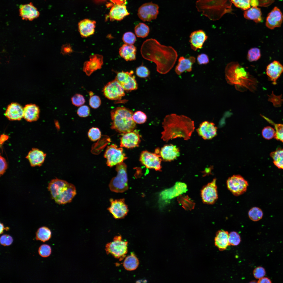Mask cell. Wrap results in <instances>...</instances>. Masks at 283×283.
Segmentation results:
<instances>
[{
	"mask_svg": "<svg viewBox=\"0 0 283 283\" xmlns=\"http://www.w3.org/2000/svg\"><path fill=\"white\" fill-rule=\"evenodd\" d=\"M0 174L3 175L7 168V164L6 159L1 155L0 157Z\"/></svg>",
	"mask_w": 283,
	"mask_h": 283,
	"instance_id": "cell-55",
	"label": "cell"
},
{
	"mask_svg": "<svg viewBox=\"0 0 283 283\" xmlns=\"http://www.w3.org/2000/svg\"><path fill=\"white\" fill-rule=\"evenodd\" d=\"M275 134V129L270 126H268L265 127L262 131L263 137L267 140L270 139L274 137Z\"/></svg>",
	"mask_w": 283,
	"mask_h": 283,
	"instance_id": "cell-47",
	"label": "cell"
},
{
	"mask_svg": "<svg viewBox=\"0 0 283 283\" xmlns=\"http://www.w3.org/2000/svg\"><path fill=\"white\" fill-rule=\"evenodd\" d=\"M249 218L252 221H257L261 219L263 216V213L260 208L256 207L251 208L248 212Z\"/></svg>",
	"mask_w": 283,
	"mask_h": 283,
	"instance_id": "cell-39",
	"label": "cell"
},
{
	"mask_svg": "<svg viewBox=\"0 0 283 283\" xmlns=\"http://www.w3.org/2000/svg\"><path fill=\"white\" fill-rule=\"evenodd\" d=\"M122 239L121 236H115L113 241L107 244L105 248L107 254H110L120 260L125 257L128 252V242L122 241Z\"/></svg>",
	"mask_w": 283,
	"mask_h": 283,
	"instance_id": "cell-7",
	"label": "cell"
},
{
	"mask_svg": "<svg viewBox=\"0 0 283 283\" xmlns=\"http://www.w3.org/2000/svg\"><path fill=\"white\" fill-rule=\"evenodd\" d=\"M48 189L52 199L59 204L70 202L77 194L76 188L73 184L57 178L50 181Z\"/></svg>",
	"mask_w": 283,
	"mask_h": 283,
	"instance_id": "cell-4",
	"label": "cell"
},
{
	"mask_svg": "<svg viewBox=\"0 0 283 283\" xmlns=\"http://www.w3.org/2000/svg\"><path fill=\"white\" fill-rule=\"evenodd\" d=\"M104 156L106 159L107 165L110 167L123 162L127 158L123 152V148L118 147L115 144L108 146Z\"/></svg>",
	"mask_w": 283,
	"mask_h": 283,
	"instance_id": "cell-8",
	"label": "cell"
},
{
	"mask_svg": "<svg viewBox=\"0 0 283 283\" xmlns=\"http://www.w3.org/2000/svg\"><path fill=\"white\" fill-rule=\"evenodd\" d=\"M274 0H258L259 6L261 7H267L274 2Z\"/></svg>",
	"mask_w": 283,
	"mask_h": 283,
	"instance_id": "cell-57",
	"label": "cell"
},
{
	"mask_svg": "<svg viewBox=\"0 0 283 283\" xmlns=\"http://www.w3.org/2000/svg\"><path fill=\"white\" fill-rule=\"evenodd\" d=\"M103 63L102 55L98 54L92 55L89 60L84 63L83 70L87 75L89 76L94 71L100 69Z\"/></svg>",
	"mask_w": 283,
	"mask_h": 283,
	"instance_id": "cell-17",
	"label": "cell"
},
{
	"mask_svg": "<svg viewBox=\"0 0 283 283\" xmlns=\"http://www.w3.org/2000/svg\"><path fill=\"white\" fill-rule=\"evenodd\" d=\"M160 156L155 153L144 151L141 153L140 161L146 167L153 168L156 171H160L161 168L162 159Z\"/></svg>",
	"mask_w": 283,
	"mask_h": 283,
	"instance_id": "cell-15",
	"label": "cell"
},
{
	"mask_svg": "<svg viewBox=\"0 0 283 283\" xmlns=\"http://www.w3.org/2000/svg\"><path fill=\"white\" fill-rule=\"evenodd\" d=\"M231 2L236 7L244 10H246L251 7V0H231Z\"/></svg>",
	"mask_w": 283,
	"mask_h": 283,
	"instance_id": "cell-42",
	"label": "cell"
},
{
	"mask_svg": "<svg viewBox=\"0 0 283 283\" xmlns=\"http://www.w3.org/2000/svg\"><path fill=\"white\" fill-rule=\"evenodd\" d=\"M229 234L228 231L223 230H219L216 233L214 239L215 245L220 251L226 250L230 246Z\"/></svg>",
	"mask_w": 283,
	"mask_h": 283,
	"instance_id": "cell-31",
	"label": "cell"
},
{
	"mask_svg": "<svg viewBox=\"0 0 283 283\" xmlns=\"http://www.w3.org/2000/svg\"><path fill=\"white\" fill-rule=\"evenodd\" d=\"M110 206L107 210L116 219L124 218L128 212L127 205L125 203L124 198L110 200Z\"/></svg>",
	"mask_w": 283,
	"mask_h": 283,
	"instance_id": "cell-13",
	"label": "cell"
},
{
	"mask_svg": "<svg viewBox=\"0 0 283 283\" xmlns=\"http://www.w3.org/2000/svg\"><path fill=\"white\" fill-rule=\"evenodd\" d=\"M283 20V15L277 7H274L268 14L266 19L265 25L268 28L273 29L280 27Z\"/></svg>",
	"mask_w": 283,
	"mask_h": 283,
	"instance_id": "cell-20",
	"label": "cell"
},
{
	"mask_svg": "<svg viewBox=\"0 0 283 283\" xmlns=\"http://www.w3.org/2000/svg\"><path fill=\"white\" fill-rule=\"evenodd\" d=\"M180 154L179 149L172 144L164 145L160 150L159 154L163 160L168 161L175 159Z\"/></svg>",
	"mask_w": 283,
	"mask_h": 283,
	"instance_id": "cell-24",
	"label": "cell"
},
{
	"mask_svg": "<svg viewBox=\"0 0 283 283\" xmlns=\"http://www.w3.org/2000/svg\"><path fill=\"white\" fill-rule=\"evenodd\" d=\"M283 72V66L277 61H274L270 63L266 68V74L274 85L277 84V80Z\"/></svg>",
	"mask_w": 283,
	"mask_h": 283,
	"instance_id": "cell-23",
	"label": "cell"
},
{
	"mask_svg": "<svg viewBox=\"0 0 283 283\" xmlns=\"http://www.w3.org/2000/svg\"><path fill=\"white\" fill-rule=\"evenodd\" d=\"M137 49L133 45L123 44L119 49L120 56L126 61H132L136 59Z\"/></svg>",
	"mask_w": 283,
	"mask_h": 283,
	"instance_id": "cell-32",
	"label": "cell"
},
{
	"mask_svg": "<svg viewBox=\"0 0 283 283\" xmlns=\"http://www.w3.org/2000/svg\"><path fill=\"white\" fill-rule=\"evenodd\" d=\"M46 154L38 149L33 148L29 152L26 158L32 167L40 166L44 162Z\"/></svg>",
	"mask_w": 283,
	"mask_h": 283,
	"instance_id": "cell-27",
	"label": "cell"
},
{
	"mask_svg": "<svg viewBox=\"0 0 283 283\" xmlns=\"http://www.w3.org/2000/svg\"><path fill=\"white\" fill-rule=\"evenodd\" d=\"M133 72L122 71L117 73L116 79L119 82L124 90L130 91L138 88V85L135 76L133 75Z\"/></svg>",
	"mask_w": 283,
	"mask_h": 283,
	"instance_id": "cell-14",
	"label": "cell"
},
{
	"mask_svg": "<svg viewBox=\"0 0 283 283\" xmlns=\"http://www.w3.org/2000/svg\"><path fill=\"white\" fill-rule=\"evenodd\" d=\"M273 163L279 169H283V148H279L270 154Z\"/></svg>",
	"mask_w": 283,
	"mask_h": 283,
	"instance_id": "cell-35",
	"label": "cell"
},
{
	"mask_svg": "<svg viewBox=\"0 0 283 283\" xmlns=\"http://www.w3.org/2000/svg\"><path fill=\"white\" fill-rule=\"evenodd\" d=\"M51 232L48 227L43 226L39 228L36 233L37 240H40L43 242L47 241L51 238Z\"/></svg>",
	"mask_w": 283,
	"mask_h": 283,
	"instance_id": "cell-36",
	"label": "cell"
},
{
	"mask_svg": "<svg viewBox=\"0 0 283 283\" xmlns=\"http://www.w3.org/2000/svg\"><path fill=\"white\" fill-rule=\"evenodd\" d=\"M134 31L138 37L144 38L148 35L150 29L149 26L145 24L140 23L135 27Z\"/></svg>",
	"mask_w": 283,
	"mask_h": 283,
	"instance_id": "cell-37",
	"label": "cell"
},
{
	"mask_svg": "<svg viewBox=\"0 0 283 283\" xmlns=\"http://www.w3.org/2000/svg\"><path fill=\"white\" fill-rule=\"evenodd\" d=\"M217 128L215 124L208 121L201 123L197 130L198 134L205 140L212 139L217 135Z\"/></svg>",
	"mask_w": 283,
	"mask_h": 283,
	"instance_id": "cell-19",
	"label": "cell"
},
{
	"mask_svg": "<svg viewBox=\"0 0 283 283\" xmlns=\"http://www.w3.org/2000/svg\"><path fill=\"white\" fill-rule=\"evenodd\" d=\"M261 56L260 50L257 48H253L250 49L248 52L247 59L250 62L256 61L260 58Z\"/></svg>",
	"mask_w": 283,
	"mask_h": 283,
	"instance_id": "cell-40",
	"label": "cell"
},
{
	"mask_svg": "<svg viewBox=\"0 0 283 283\" xmlns=\"http://www.w3.org/2000/svg\"><path fill=\"white\" fill-rule=\"evenodd\" d=\"M72 104L77 107L83 105L85 102L84 96L80 94H76L71 98Z\"/></svg>",
	"mask_w": 283,
	"mask_h": 283,
	"instance_id": "cell-44",
	"label": "cell"
},
{
	"mask_svg": "<svg viewBox=\"0 0 283 283\" xmlns=\"http://www.w3.org/2000/svg\"><path fill=\"white\" fill-rule=\"evenodd\" d=\"M73 52V50L69 44H66L62 47L61 52L63 55H69Z\"/></svg>",
	"mask_w": 283,
	"mask_h": 283,
	"instance_id": "cell-56",
	"label": "cell"
},
{
	"mask_svg": "<svg viewBox=\"0 0 283 283\" xmlns=\"http://www.w3.org/2000/svg\"><path fill=\"white\" fill-rule=\"evenodd\" d=\"M96 22L88 19H83L78 24V30L80 35L86 38L93 35L95 31Z\"/></svg>",
	"mask_w": 283,
	"mask_h": 283,
	"instance_id": "cell-26",
	"label": "cell"
},
{
	"mask_svg": "<svg viewBox=\"0 0 283 283\" xmlns=\"http://www.w3.org/2000/svg\"><path fill=\"white\" fill-rule=\"evenodd\" d=\"M132 118L136 123L142 124L146 121L147 117L146 115L140 111H138L133 114Z\"/></svg>",
	"mask_w": 283,
	"mask_h": 283,
	"instance_id": "cell-43",
	"label": "cell"
},
{
	"mask_svg": "<svg viewBox=\"0 0 283 283\" xmlns=\"http://www.w3.org/2000/svg\"><path fill=\"white\" fill-rule=\"evenodd\" d=\"M51 252L50 247L48 245L43 244L41 245L39 248L38 252L39 255L43 257L49 256Z\"/></svg>",
	"mask_w": 283,
	"mask_h": 283,
	"instance_id": "cell-50",
	"label": "cell"
},
{
	"mask_svg": "<svg viewBox=\"0 0 283 283\" xmlns=\"http://www.w3.org/2000/svg\"><path fill=\"white\" fill-rule=\"evenodd\" d=\"M225 73L226 79L230 84L251 91L255 89L256 80L238 63L232 62L228 63L226 67Z\"/></svg>",
	"mask_w": 283,
	"mask_h": 283,
	"instance_id": "cell-3",
	"label": "cell"
},
{
	"mask_svg": "<svg viewBox=\"0 0 283 283\" xmlns=\"http://www.w3.org/2000/svg\"><path fill=\"white\" fill-rule=\"evenodd\" d=\"M40 112L37 106L32 104H28L23 108V117L28 122L35 121L39 118Z\"/></svg>",
	"mask_w": 283,
	"mask_h": 283,
	"instance_id": "cell-30",
	"label": "cell"
},
{
	"mask_svg": "<svg viewBox=\"0 0 283 283\" xmlns=\"http://www.w3.org/2000/svg\"><path fill=\"white\" fill-rule=\"evenodd\" d=\"M140 53L144 58L155 63L157 71L162 74H166L171 70L178 57L177 52L173 47L162 45L152 38L143 43Z\"/></svg>",
	"mask_w": 283,
	"mask_h": 283,
	"instance_id": "cell-1",
	"label": "cell"
},
{
	"mask_svg": "<svg viewBox=\"0 0 283 283\" xmlns=\"http://www.w3.org/2000/svg\"><path fill=\"white\" fill-rule=\"evenodd\" d=\"M9 228L8 227L5 228L3 224L2 223H0V234L3 233L4 230H6V231L8 230Z\"/></svg>",
	"mask_w": 283,
	"mask_h": 283,
	"instance_id": "cell-61",
	"label": "cell"
},
{
	"mask_svg": "<svg viewBox=\"0 0 283 283\" xmlns=\"http://www.w3.org/2000/svg\"><path fill=\"white\" fill-rule=\"evenodd\" d=\"M250 5L252 7H257L259 6L258 0H251Z\"/></svg>",
	"mask_w": 283,
	"mask_h": 283,
	"instance_id": "cell-60",
	"label": "cell"
},
{
	"mask_svg": "<svg viewBox=\"0 0 283 283\" xmlns=\"http://www.w3.org/2000/svg\"><path fill=\"white\" fill-rule=\"evenodd\" d=\"M122 39L124 43L128 45H133L136 41L135 34L131 32H127L123 35Z\"/></svg>",
	"mask_w": 283,
	"mask_h": 283,
	"instance_id": "cell-46",
	"label": "cell"
},
{
	"mask_svg": "<svg viewBox=\"0 0 283 283\" xmlns=\"http://www.w3.org/2000/svg\"><path fill=\"white\" fill-rule=\"evenodd\" d=\"M5 115L10 120H20L23 117V108L17 103H11L7 106Z\"/></svg>",
	"mask_w": 283,
	"mask_h": 283,
	"instance_id": "cell-25",
	"label": "cell"
},
{
	"mask_svg": "<svg viewBox=\"0 0 283 283\" xmlns=\"http://www.w3.org/2000/svg\"><path fill=\"white\" fill-rule=\"evenodd\" d=\"M102 91L106 97L111 100H120L125 95L124 90L116 78L107 84Z\"/></svg>",
	"mask_w": 283,
	"mask_h": 283,
	"instance_id": "cell-10",
	"label": "cell"
},
{
	"mask_svg": "<svg viewBox=\"0 0 283 283\" xmlns=\"http://www.w3.org/2000/svg\"><path fill=\"white\" fill-rule=\"evenodd\" d=\"M216 179H213L211 182L203 187L201 191V196L203 202L206 204H214L218 198Z\"/></svg>",
	"mask_w": 283,
	"mask_h": 283,
	"instance_id": "cell-11",
	"label": "cell"
},
{
	"mask_svg": "<svg viewBox=\"0 0 283 283\" xmlns=\"http://www.w3.org/2000/svg\"><path fill=\"white\" fill-rule=\"evenodd\" d=\"M8 136L6 135L2 134L1 135L0 138L1 145L5 141L7 140L8 138Z\"/></svg>",
	"mask_w": 283,
	"mask_h": 283,
	"instance_id": "cell-59",
	"label": "cell"
},
{
	"mask_svg": "<svg viewBox=\"0 0 283 283\" xmlns=\"http://www.w3.org/2000/svg\"><path fill=\"white\" fill-rule=\"evenodd\" d=\"M227 187L234 195L238 196L245 193L248 183L247 181L240 175H234L229 177L226 181Z\"/></svg>",
	"mask_w": 283,
	"mask_h": 283,
	"instance_id": "cell-9",
	"label": "cell"
},
{
	"mask_svg": "<svg viewBox=\"0 0 283 283\" xmlns=\"http://www.w3.org/2000/svg\"><path fill=\"white\" fill-rule=\"evenodd\" d=\"M262 116L267 121L274 126L275 130L274 138L276 140L283 143V124L275 123L265 116Z\"/></svg>",
	"mask_w": 283,
	"mask_h": 283,
	"instance_id": "cell-38",
	"label": "cell"
},
{
	"mask_svg": "<svg viewBox=\"0 0 283 283\" xmlns=\"http://www.w3.org/2000/svg\"><path fill=\"white\" fill-rule=\"evenodd\" d=\"M195 61V58L193 56L185 58L181 56L179 58L178 63L175 68V72L178 75L181 74L185 71L191 72L192 70V66Z\"/></svg>",
	"mask_w": 283,
	"mask_h": 283,
	"instance_id": "cell-28",
	"label": "cell"
},
{
	"mask_svg": "<svg viewBox=\"0 0 283 283\" xmlns=\"http://www.w3.org/2000/svg\"><path fill=\"white\" fill-rule=\"evenodd\" d=\"M90 113V109L86 105H83L80 106L77 111V114L81 117H86L89 116Z\"/></svg>",
	"mask_w": 283,
	"mask_h": 283,
	"instance_id": "cell-51",
	"label": "cell"
},
{
	"mask_svg": "<svg viewBox=\"0 0 283 283\" xmlns=\"http://www.w3.org/2000/svg\"><path fill=\"white\" fill-rule=\"evenodd\" d=\"M139 264V260L135 254L132 252L125 258L123 263V267L128 271H132L137 269Z\"/></svg>",
	"mask_w": 283,
	"mask_h": 283,
	"instance_id": "cell-34",
	"label": "cell"
},
{
	"mask_svg": "<svg viewBox=\"0 0 283 283\" xmlns=\"http://www.w3.org/2000/svg\"><path fill=\"white\" fill-rule=\"evenodd\" d=\"M136 73L137 75L140 78H145L149 75L150 72L146 67L141 66L136 68Z\"/></svg>",
	"mask_w": 283,
	"mask_h": 283,
	"instance_id": "cell-49",
	"label": "cell"
},
{
	"mask_svg": "<svg viewBox=\"0 0 283 283\" xmlns=\"http://www.w3.org/2000/svg\"><path fill=\"white\" fill-rule=\"evenodd\" d=\"M187 190L186 184L182 182H177L173 187L165 189L161 193L160 199L165 202L186 193Z\"/></svg>",
	"mask_w": 283,
	"mask_h": 283,
	"instance_id": "cell-16",
	"label": "cell"
},
{
	"mask_svg": "<svg viewBox=\"0 0 283 283\" xmlns=\"http://www.w3.org/2000/svg\"><path fill=\"white\" fill-rule=\"evenodd\" d=\"M228 241L230 245H238L241 241L240 236L236 232H231L229 234Z\"/></svg>",
	"mask_w": 283,
	"mask_h": 283,
	"instance_id": "cell-45",
	"label": "cell"
},
{
	"mask_svg": "<svg viewBox=\"0 0 283 283\" xmlns=\"http://www.w3.org/2000/svg\"><path fill=\"white\" fill-rule=\"evenodd\" d=\"M111 128L119 133H124L134 129L136 123L132 118L133 113L124 107H117L111 112Z\"/></svg>",
	"mask_w": 283,
	"mask_h": 283,
	"instance_id": "cell-5",
	"label": "cell"
},
{
	"mask_svg": "<svg viewBox=\"0 0 283 283\" xmlns=\"http://www.w3.org/2000/svg\"><path fill=\"white\" fill-rule=\"evenodd\" d=\"M88 136L90 140L95 141L101 137V133L100 129L97 127H92L90 128L88 132Z\"/></svg>",
	"mask_w": 283,
	"mask_h": 283,
	"instance_id": "cell-41",
	"label": "cell"
},
{
	"mask_svg": "<svg viewBox=\"0 0 283 283\" xmlns=\"http://www.w3.org/2000/svg\"><path fill=\"white\" fill-rule=\"evenodd\" d=\"M265 274V269L261 266L257 267L254 269L253 271L254 276L257 279H259L264 277Z\"/></svg>",
	"mask_w": 283,
	"mask_h": 283,
	"instance_id": "cell-53",
	"label": "cell"
},
{
	"mask_svg": "<svg viewBox=\"0 0 283 283\" xmlns=\"http://www.w3.org/2000/svg\"><path fill=\"white\" fill-rule=\"evenodd\" d=\"M19 15L23 20L31 21L37 18L40 13L37 9L30 2L20 6Z\"/></svg>",
	"mask_w": 283,
	"mask_h": 283,
	"instance_id": "cell-21",
	"label": "cell"
},
{
	"mask_svg": "<svg viewBox=\"0 0 283 283\" xmlns=\"http://www.w3.org/2000/svg\"><path fill=\"white\" fill-rule=\"evenodd\" d=\"M197 60L198 63L199 65L206 64L209 62L208 55L205 53H202L198 55L197 57Z\"/></svg>",
	"mask_w": 283,
	"mask_h": 283,
	"instance_id": "cell-54",
	"label": "cell"
},
{
	"mask_svg": "<svg viewBox=\"0 0 283 283\" xmlns=\"http://www.w3.org/2000/svg\"><path fill=\"white\" fill-rule=\"evenodd\" d=\"M13 242V239L10 236L5 234L2 236L0 238L1 244L4 246H9L11 245Z\"/></svg>",
	"mask_w": 283,
	"mask_h": 283,
	"instance_id": "cell-52",
	"label": "cell"
},
{
	"mask_svg": "<svg viewBox=\"0 0 283 283\" xmlns=\"http://www.w3.org/2000/svg\"><path fill=\"white\" fill-rule=\"evenodd\" d=\"M120 140L121 146L127 148L138 146L141 141L140 135L136 130L123 133Z\"/></svg>",
	"mask_w": 283,
	"mask_h": 283,
	"instance_id": "cell-18",
	"label": "cell"
},
{
	"mask_svg": "<svg viewBox=\"0 0 283 283\" xmlns=\"http://www.w3.org/2000/svg\"><path fill=\"white\" fill-rule=\"evenodd\" d=\"M117 176L111 180L109 185L110 190L117 193H123L128 190V186L127 166L123 162L116 165Z\"/></svg>",
	"mask_w": 283,
	"mask_h": 283,
	"instance_id": "cell-6",
	"label": "cell"
},
{
	"mask_svg": "<svg viewBox=\"0 0 283 283\" xmlns=\"http://www.w3.org/2000/svg\"><path fill=\"white\" fill-rule=\"evenodd\" d=\"M243 15L246 19L252 20L256 23L263 21L261 10L257 7H252L245 10Z\"/></svg>",
	"mask_w": 283,
	"mask_h": 283,
	"instance_id": "cell-33",
	"label": "cell"
},
{
	"mask_svg": "<svg viewBox=\"0 0 283 283\" xmlns=\"http://www.w3.org/2000/svg\"><path fill=\"white\" fill-rule=\"evenodd\" d=\"M161 138L165 142L177 138L189 139L194 131V122L187 116L174 113L166 116L162 123Z\"/></svg>",
	"mask_w": 283,
	"mask_h": 283,
	"instance_id": "cell-2",
	"label": "cell"
},
{
	"mask_svg": "<svg viewBox=\"0 0 283 283\" xmlns=\"http://www.w3.org/2000/svg\"><path fill=\"white\" fill-rule=\"evenodd\" d=\"M159 7L152 2L144 3L138 10L139 18L144 21H150L156 19L158 14Z\"/></svg>",
	"mask_w": 283,
	"mask_h": 283,
	"instance_id": "cell-12",
	"label": "cell"
},
{
	"mask_svg": "<svg viewBox=\"0 0 283 283\" xmlns=\"http://www.w3.org/2000/svg\"><path fill=\"white\" fill-rule=\"evenodd\" d=\"M89 104L90 106L94 109L99 108L101 104V100L100 97L97 95L90 96Z\"/></svg>",
	"mask_w": 283,
	"mask_h": 283,
	"instance_id": "cell-48",
	"label": "cell"
},
{
	"mask_svg": "<svg viewBox=\"0 0 283 283\" xmlns=\"http://www.w3.org/2000/svg\"><path fill=\"white\" fill-rule=\"evenodd\" d=\"M208 38L205 32L202 30L192 32L189 36V42L191 48L194 51L202 48Z\"/></svg>",
	"mask_w": 283,
	"mask_h": 283,
	"instance_id": "cell-22",
	"label": "cell"
},
{
	"mask_svg": "<svg viewBox=\"0 0 283 283\" xmlns=\"http://www.w3.org/2000/svg\"><path fill=\"white\" fill-rule=\"evenodd\" d=\"M257 282L260 283H271V281L270 279L267 277H263L259 279Z\"/></svg>",
	"mask_w": 283,
	"mask_h": 283,
	"instance_id": "cell-58",
	"label": "cell"
},
{
	"mask_svg": "<svg viewBox=\"0 0 283 283\" xmlns=\"http://www.w3.org/2000/svg\"><path fill=\"white\" fill-rule=\"evenodd\" d=\"M129 14L125 5L115 4L110 10L109 17L111 21H121Z\"/></svg>",
	"mask_w": 283,
	"mask_h": 283,
	"instance_id": "cell-29",
	"label": "cell"
}]
</instances>
